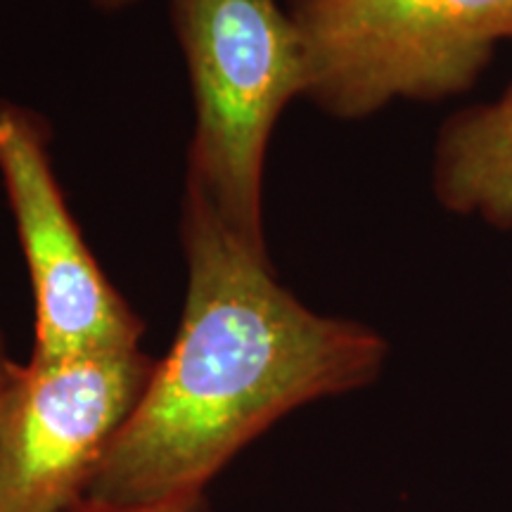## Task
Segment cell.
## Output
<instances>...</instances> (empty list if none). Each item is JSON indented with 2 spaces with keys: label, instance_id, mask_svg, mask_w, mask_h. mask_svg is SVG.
Listing matches in <instances>:
<instances>
[{
  "label": "cell",
  "instance_id": "1",
  "mask_svg": "<svg viewBox=\"0 0 512 512\" xmlns=\"http://www.w3.org/2000/svg\"><path fill=\"white\" fill-rule=\"evenodd\" d=\"M181 247L188 283L176 339L83 503L147 508L204 491L285 415L361 392L387 366L380 332L306 306L280 283L268 252L242 242L188 188Z\"/></svg>",
  "mask_w": 512,
  "mask_h": 512
},
{
  "label": "cell",
  "instance_id": "2",
  "mask_svg": "<svg viewBox=\"0 0 512 512\" xmlns=\"http://www.w3.org/2000/svg\"><path fill=\"white\" fill-rule=\"evenodd\" d=\"M171 24L195 100L183 188L268 252L266 152L287 105L309 88L302 34L278 0H171Z\"/></svg>",
  "mask_w": 512,
  "mask_h": 512
},
{
  "label": "cell",
  "instance_id": "3",
  "mask_svg": "<svg viewBox=\"0 0 512 512\" xmlns=\"http://www.w3.org/2000/svg\"><path fill=\"white\" fill-rule=\"evenodd\" d=\"M287 10L309 62L304 98L344 121L465 93L512 41V0H290Z\"/></svg>",
  "mask_w": 512,
  "mask_h": 512
},
{
  "label": "cell",
  "instance_id": "4",
  "mask_svg": "<svg viewBox=\"0 0 512 512\" xmlns=\"http://www.w3.org/2000/svg\"><path fill=\"white\" fill-rule=\"evenodd\" d=\"M157 358L143 349L15 366L0 415V512H72Z\"/></svg>",
  "mask_w": 512,
  "mask_h": 512
},
{
  "label": "cell",
  "instance_id": "5",
  "mask_svg": "<svg viewBox=\"0 0 512 512\" xmlns=\"http://www.w3.org/2000/svg\"><path fill=\"white\" fill-rule=\"evenodd\" d=\"M0 181L34 290L31 361L138 349L145 320L83 240L55 176L48 121L17 102H0Z\"/></svg>",
  "mask_w": 512,
  "mask_h": 512
},
{
  "label": "cell",
  "instance_id": "6",
  "mask_svg": "<svg viewBox=\"0 0 512 512\" xmlns=\"http://www.w3.org/2000/svg\"><path fill=\"white\" fill-rule=\"evenodd\" d=\"M432 190L451 214L512 230V86L441 126Z\"/></svg>",
  "mask_w": 512,
  "mask_h": 512
},
{
  "label": "cell",
  "instance_id": "7",
  "mask_svg": "<svg viewBox=\"0 0 512 512\" xmlns=\"http://www.w3.org/2000/svg\"><path fill=\"white\" fill-rule=\"evenodd\" d=\"M72 512H211V508H209L207 496H204V491H197V494L178 496L174 501L147 505V508H100V505L83 503Z\"/></svg>",
  "mask_w": 512,
  "mask_h": 512
},
{
  "label": "cell",
  "instance_id": "8",
  "mask_svg": "<svg viewBox=\"0 0 512 512\" xmlns=\"http://www.w3.org/2000/svg\"><path fill=\"white\" fill-rule=\"evenodd\" d=\"M15 366L8 354H5V344H3V335H0V415H3V406L5 399H8V389L12 382V375H15Z\"/></svg>",
  "mask_w": 512,
  "mask_h": 512
},
{
  "label": "cell",
  "instance_id": "9",
  "mask_svg": "<svg viewBox=\"0 0 512 512\" xmlns=\"http://www.w3.org/2000/svg\"><path fill=\"white\" fill-rule=\"evenodd\" d=\"M98 10H105V12H117V10H124V8H131V5L140 3V0H91Z\"/></svg>",
  "mask_w": 512,
  "mask_h": 512
}]
</instances>
